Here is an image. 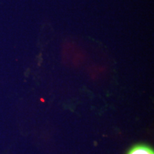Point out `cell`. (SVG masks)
<instances>
[{"label":"cell","instance_id":"6da1fadb","mask_svg":"<svg viewBox=\"0 0 154 154\" xmlns=\"http://www.w3.org/2000/svg\"><path fill=\"white\" fill-rule=\"evenodd\" d=\"M128 154H153V151L151 148L144 145L134 146L128 151Z\"/></svg>","mask_w":154,"mask_h":154}]
</instances>
